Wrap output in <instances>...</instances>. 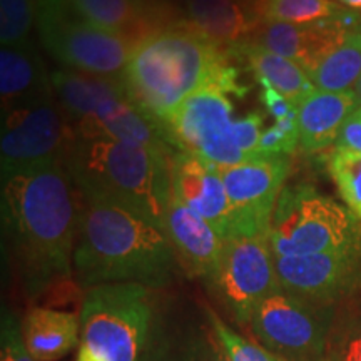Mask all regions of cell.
<instances>
[{"instance_id":"cell-2","label":"cell","mask_w":361,"mask_h":361,"mask_svg":"<svg viewBox=\"0 0 361 361\" xmlns=\"http://www.w3.org/2000/svg\"><path fill=\"white\" fill-rule=\"evenodd\" d=\"M229 47L214 42L189 22L152 30L133 47L119 75L130 101L161 126L173 112L206 87H221L243 99L247 87L239 82Z\"/></svg>"},{"instance_id":"cell-35","label":"cell","mask_w":361,"mask_h":361,"mask_svg":"<svg viewBox=\"0 0 361 361\" xmlns=\"http://www.w3.org/2000/svg\"><path fill=\"white\" fill-rule=\"evenodd\" d=\"M194 351H196L197 361H229L228 355H226L211 328L202 340L194 343Z\"/></svg>"},{"instance_id":"cell-6","label":"cell","mask_w":361,"mask_h":361,"mask_svg":"<svg viewBox=\"0 0 361 361\" xmlns=\"http://www.w3.org/2000/svg\"><path fill=\"white\" fill-rule=\"evenodd\" d=\"M75 361H139L152 322L151 288L135 283L85 290Z\"/></svg>"},{"instance_id":"cell-24","label":"cell","mask_w":361,"mask_h":361,"mask_svg":"<svg viewBox=\"0 0 361 361\" xmlns=\"http://www.w3.org/2000/svg\"><path fill=\"white\" fill-rule=\"evenodd\" d=\"M258 22L318 24L348 16L350 8L335 0H243Z\"/></svg>"},{"instance_id":"cell-39","label":"cell","mask_w":361,"mask_h":361,"mask_svg":"<svg viewBox=\"0 0 361 361\" xmlns=\"http://www.w3.org/2000/svg\"><path fill=\"white\" fill-rule=\"evenodd\" d=\"M40 2H42V0H32V4H37V6H39Z\"/></svg>"},{"instance_id":"cell-7","label":"cell","mask_w":361,"mask_h":361,"mask_svg":"<svg viewBox=\"0 0 361 361\" xmlns=\"http://www.w3.org/2000/svg\"><path fill=\"white\" fill-rule=\"evenodd\" d=\"M274 256H303L361 246V219L310 184L284 188L268 229Z\"/></svg>"},{"instance_id":"cell-16","label":"cell","mask_w":361,"mask_h":361,"mask_svg":"<svg viewBox=\"0 0 361 361\" xmlns=\"http://www.w3.org/2000/svg\"><path fill=\"white\" fill-rule=\"evenodd\" d=\"M173 196L201 216L223 239L236 238V219L218 166L191 152L171 156Z\"/></svg>"},{"instance_id":"cell-30","label":"cell","mask_w":361,"mask_h":361,"mask_svg":"<svg viewBox=\"0 0 361 361\" xmlns=\"http://www.w3.org/2000/svg\"><path fill=\"white\" fill-rule=\"evenodd\" d=\"M298 146H300L298 119H283L263 130L259 139V154L291 156Z\"/></svg>"},{"instance_id":"cell-34","label":"cell","mask_w":361,"mask_h":361,"mask_svg":"<svg viewBox=\"0 0 361 361\" xmlns=\"http://www.w3.org/2000/svg\"><path fill=\"white\" fill-rule=\"evenodd\" d=\"M139 361H197L194 345L184 350H176L168 343H151L146 346Z\"/></svg>"},{"instance_id":"cell-21","label":"cell","mask_w":361,"mask_h":361,"mask_svg":"<svg viewBox=\"0 0 361 361\" xmlns=\"http://www.w3.org/2000/svg\"><path fill=\"white\" fill-rule=\"evenodd\" d=\"M228 47L231 57L245 62L258 82H268L296 109L316 89L308 72L290 59L246 42L228 45Z\"/></svg>"},{"instance_id":"cell-25","label":"cell","mask_w":361,"mask_h":361,"mask_svg":"<svg viewBox=\"0 0 361 361\" xmlns=\"http://www.w3.org/2000/svg\"><path fill=\"white\" fill-rule=\"evenodd\" d=\"M311 82L318 90L348 92L355 89L361 78V34L351 32L345 42L333 51L310 74Z\"/></svg>"},{"instance_id":"cell-33","label":"cell","mask_w":361,"mask_h":361,"mask_svg":"<svg viewBox=\"0 0 361 361\" xmlns=\"http://www.w3.org/2000/svg\"><path fill=\"white\" fill-rule=\"evenodd\" d=\"M335 149L361 152V104L348 116L341 126Z\"/></svg>"},{"instance_id":"cell-12","label":"cell","mask_w":361,"mask_h":361,"mask_svg":"<svg viewBox=\"0 0 361 361\" xmlns=\"http://www.w3.org/2000/svg\"><path fill=\"white\" fill-rule=\"evenodd\" d=\"M2 178L64 157L71 128L52 96L2 111Z\"/></svg>"},{"instance_id":"cell-36","label":"cell","mask_w":361,"mask_h":361,"mask_svg":"<svg viewBox=\"0 0 361 361\" xmlns=\"http://www.w3.org/2000/svg\"><path fill=\"white\" fill-rule=\"evenodd\" d=\"M338 2H341V6L350 11H361V0H338Z\"/></svg>"},{"instance_id":"cell-22","label":"cell","mask_w":361,"mask_h":361,"mask_svg":"<svg viewBox=\"0 0 361 361\" xmlns=\"http://www.w3.org/2000/svg\"><path fill=\"white\" fill-rule=\"evenodd\" d=\"M188 22L221 45L245 42L259 24L243 0H188Z\"/></svg>"},{"instance_id":"cell-27","label":"cell","mask_w":361,"mask_h":361,"mask_svg":"<svg viewBox=\"0 0 361 361\" xmlns=\"http://www.w3.org/2000/svg\"><path fill=\"white\" fill-rule=\"evenodd\" d=\"M206 313L207 319H209V328L214 331L229 361H279L278 356H274L271 351L246 340L245 336L229 328L213 310L207 308Z\"/></svg>"},{"instance_id":"cell-9","label":"cell","mask_w":361,"mask_h":361,"mask_svg":"<svg viewBox=\"0 0 361 361\" xmlns=\"http://www.w3.org/2000/svg\"><path fill=\"white\" fill-rule=\"evenodd\" d=\"M40 39L52 57L67 69L104 78H119L134 44L72 13L61 4L44 0L37 6Z\"/></svg>"},{"instance_id":"cell-29","label":"cell","mask_w":361,"mask_h":361,"mask_svg":"<svg viewBox=\"0 0 361 361\" xmlns=\"http://www.w3.org/2000/svg\"><path fill=\"white\" fill-rule=\"evenodd\" d=\"M326 356L331 361H361V314L335 323Z\"/></svg>"},{"instance_id":"cell-10","label":"cell","mask_w":361,"mask_h":361,"mask_svg":"<svg viewBox=\"0 0 361 361\" xmlns=\"http://www.w3.org/2000/svg\"><path fill=\"white\" fill-rule=\"evenodd\" d=\"M231 96L234 94L226 89L206 87L188 97L162 124L169 146L191 152L218 168L250 161L234 142L236 119L233 121Z\"/></svg>"},{"instance_id":"cell-20","label":"cell","mask_w":361,"mask_h":361,"mask_svg":"<svg viewBox=\"0 0 361 361\" xmlns=\"http://www.w3.org/2000/svg\"><path fill=\"white\" fill-rule=\"evenodd\" d=\"M22 336L35 361L64 358L80 345V314L34 306L22 319Z\"/></svg>"},{"instance_id":"cell-11","label":"cell","mask_w":361,"mask_h":361,"mask_svg":"<svg viewBox=\"0 0 361 361\" xmlns=\"http://www.w3.org/2000/svg\"><path fill=\"white\" fill-rule=\"evenodd\" d=\"M204 281L234 322L247 326L256 306L281 288L268 236L226 239L218 264Z\"/></svg>"},{"instance_id":"cell-15","label":"cell","mask_w":361,"mask_h":361,"mask_svg":"<svg viewBox=\"0 0 361 361\" xmlns=\"http://www.w3.org/2000/svg\"><path fill=\"white\" fill-rule=\"evenodd\" d=\"M360 24L355 11L343 19L318 24L259 22L245 42L290 59L311 74L351 32L358 30Z\"/></svg>"},{"instance_id":"cell-8","label":"cell","mask_w":361,"mask_h":361,"mask_svg":"<svg viewBox=\"0 0 361 361\" xmlns=\"http://www.w3.org/2000/svg\"><path fill=\"white\" fill-rule=\"evenodd\" d=\"M333 326V306L314 303L283 288H278L256 306L250 323L256 341L284 360L326 355Z\"/></svg>"},{"instance_id":"cell-31","label":"cell","mask_w":361,"mask_h":361,"mask_svg":"<svg viewBox=\"0 0 361 361\" xmlns=\"http://www.w3.org/2000/svg\"><path fill=\"white\" fill-rule=\"evenodd\" d=\"M0 333V361H35L22 336V323L12 313H4Z\"/></svg>"},{"instance_id":"cell-14","label":"cell","mask_w":361,"mask_h":361,"mask_svg":"<svg viewBox=\"0 0 361 361\" xmlns=\"http://www.w3.org/2000/svg\"><path fill=\"white\" fill-rule=\"evenodd\" d=\"M279 286L333 306L361 288V246L303 256H274Z\"/></svg>"},{"instance_id":"cell-28","label":"cell","mask_w":361,"mask_h":361,"mask_svg":"<svg viewBox=\"0 0 361 361\" xmlns=\"http://www.w3.org/2000/svg\"><path fill=\"white\" fill-rule=\"evenodd\" d=\"M32 24V0H0V42H2V47L25 42Z\"/></svg>"},{"instance_id":"cell-19","label":"cell","mask_w":361,"mask_h":361,"mask_svg":"<svg viewBox=\"0 0 361 361\" xmlns=\"http://www.w3.org/2000/svg\"><path fill=\"white\" fill-rule=\"evenodd\" d=\"M52 82L47 78L42 59L29 40L6 45L0 51V94L2 111L20 104L52 96Z\"/></svg>"},{"instance_id":"cell-13","label":"cell","mask_w":361,"mask_h":361,"mask_svg":"<svg viewBox=\"0 0 361 361\" xmlns=\"http://www.w3.org/2000/svg\"><path fill=\"white\" fill-rule=\"evenodd\" d=\"M290 169L291 157L281 154H259L243 164L219 168L236 219V238L268 234Z\"/></svg>"},{"instance_id":"cell-40","label":"cell","mask_w":361,"mask_h":361,"mask_svg":"<svg viewBox=\"0 0 361 361\" xmlns=\"http://www.w3.org/2000/svg\"><path fill=\"white\" fill-rule=\"evenodd\" d=\"M358 32L361 34V24H360V27H358Z\"/></svg>"},{"instance_id":"cell-26","label":"cell","mask_w":361,"mask_h":361,"mask_svg":"<svg viewBox=\"0 0 361 361\" xmlns=\"http://www.w3.org/2000/svg\"><path fill=\"white\" fill-rule=\"evenodd\" d=\"M328 173L346 207L361 219V152L335 149L328 157Z\"/></svg>"},{"instance_id":"cell-17","label":"cell","mask_w":361,"mask_h":361,"mask_svg":"<svg viewBox=\"0 0 361 361\" xmlns=\"http://www.w3.org/2000/svg\"><path fill=\"white\" fill-rule=\"evenodd\" d=\"M166 238L173 247L179 268L189 278L206 279L218 264L224 241L191 207L173 196L166 211Z\"/></svg>"},{"instance_id":"cell-4","label":"cell","mask_w":361,"mask_h":361,"mask_svg":"<svg viewBox=\"0 0 361 361\" xmlns=\"http://www.w3.org/2000/svg\"><path fill=\"white\" fill-rule=\"evenodd\" d=\"M171 156L162 149L71 133L62 161L84 201L123 206L162 229L173 197Z\"/></svg>"},{"instance_id":"cell-18","label":"cell","mask_w":361,"mask_h":361,"mask_svg":"<svg viewBox=\"0 0 361 361\" xmlns=\"http://www.w3.org/2000/svg\"><path fill=\"white\" fill-rule=\"evenodd\" d=\"M360 106L355 90L326 92L314 89L298 106L300 147L308 154L335 146L341 126Z\"/></svg>"},{"instance_id":"cell-3","label":"cell","mask_w":361,"mask_h":361,"mask_svg":"<svg viewBox=\"0 0 361 361\" xmlns=\"http://www.w3.org/2000/svg\"><path fill=\"white\" fill-rule=\"evenodd\" d=\"M178 259L164 231L144 216L104 201H84L74 251L80 288L135 283L157 290L173 283Z\"/></svg>"},{"instance_id":"cell-23","label":"cell","mask_w":361,"mask_h":361,"mask_svg":"<svg viewBox=\"0 0 361 361\" xmlns=\"http://www.w3.org/2000/svg\"><path fill=\"white\" fill-rule=\"evenodd\" d=\"M51 2L61 4L89 24L123 35L126 39L134 34H141L144 37L141 29L142 20L146 19L144 0H51ZM134 42H137L135 35Z\"/></svg>"},{"instance_id":"cell-32","label":"cell","mask_w":361,"mask_h":361,"mask_svg":"<svg viewBox=\"0 0 361 361\" xmlns=\"http://www.w3.org/2000/svg\"><path fill=\"white\" fill-rule=\"evenodd\" d=\"M259 85L263 87L261 89V101H263L269 116H273L276 121L298 119V109L286 97H283L268 82H259Z\"/></svg>"},{"instance_id":"cell-37","label":"cell","mask_w":361,"mask_h":361,"mask_svg":"<svg viewBox=\"0 0 361 361\" xmlns=\"http://www.w3.org/2000/svg\"><path fill=\"white\" fill-rule=\"evenodd\" d=\"M279 361H331L326 355L324 356H318V358H303V360H284V358H278Z\"/></svg>"},{"instance_id":"cell-1","label":"cell","mask_w":361,"mask_h":361,"mask_svg":"<svg viewBox=\"0 0 361 361\" xmlns=\"http://www.w3.org/2000/svg\"><path fill=\"white\" fill-rule=\"evenodd\" d=\"M82 196L64 161L2 178V229L22 288L37 300L74 276Z\"/></svg>"},{"instance_id":"cell-5","label":"cell","mask_w":361,"mask_h":361,"mask_svg":"<svg viewBox=\"0 0 361 361\" xmlns=\"http://www.w3.org/2000/svg\"><path fill=\"white\" fill-rule=\"evenodd\" d=\"M51 82L74 135L111 137L174 152L161 126L130 101L119 78L59 69L51 74Z\"/></svg>"},{"instance_id":"cell-38","label":"cell","mask_w":361,"mask_h":361,"mask_svg":"<svg viewBox=\"0 0 361 361\" xmlns=\"http://www.w3.org/2000/svg\"><path fill=\"white\" fill-rule=\"evenodd\" d=\"M355 94H356V97H358V101L361 104V78L358 80V84L355 85Z\"/></svg>"}]
</instances>
